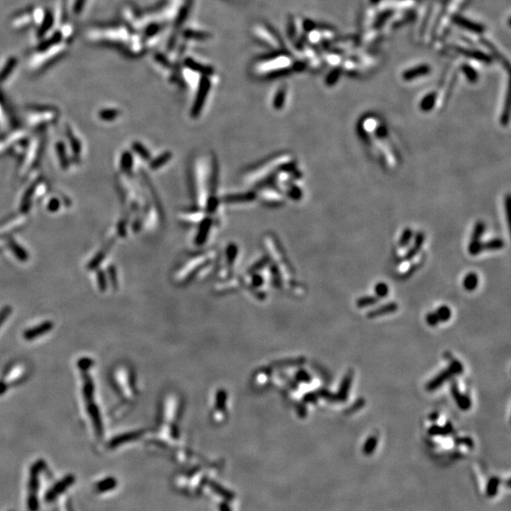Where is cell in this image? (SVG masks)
Instances as JSON below:
<instances>
[{
    "instance_id": "cell-10",
    "label": "cell",
    "mask_w": 511,
    "mask_h": 511,
    "mask_svg": "<svg viewBox=\"0 0 511 511\" xmlns=\"http://www.w3.org/2000/svg\"><path fill=\"white\" fill-rule=\"evenodd\" d=\"M451 391H452V395H453L454 400H456L457 406L461 409L462 411H468L469 409L472 407V400L470 399V397L468 395H464V394H462L460 392L456 382H454L452 384Z\"/></svg>"
},
{
    "instance_id": "cell-14",
    "label": "cell",
    "mask_w": 511,
    "mask_h": 511,
    "mask_svg": "<svg viewBox=\"0 0 511 511\" xmlns=\"http://www.w3.org/2000/svg\"><path fill=\"white\" fill-rule=\"evenodd\" d=\"M399 309V305L395 302H391L388 304H385L383 306L379 307L375 310H372L369 313H367L366 316L370 319L373 318H376V317H379L381 316H386V315H389V314H393L395 312H397V310Z\"/></svg>"
},
{
    "instance_id": "cell-41",
    "label": "cell",
    "mask_w": 511,
    "mask_h": 511,
    "mask_svg": "<svg viewBox=\"0 0 511 511\" xmlns=\"http://www.w3.org/2000/svg\"><path fill=\"white\" fill-rule=\"evenodd\" d=\"M411 237H412V231H411V229H409V228L405 229V230L403 231V233H402V235H401V238H400V246H406V245L408 244V242L409 241H410V239H411Z\"/></svg>"
},
{
    "instance_id": "cell-8",
    "label": "cell",
    "mask_w": 511,
    "mask_h": 511,
    "mask_svg": "<svg viewBox=\"0 0 511 511\" xmlns=\"http://www.w3.org/2000/svg\"><path fill=\"white\" fill-rule=\"evenodd\" d=\"M86 403V406H87V412L91 418V420L93 422V426L96 430V434L99 437H102L103 435V427H102V419H101V416H100V412L98 410L97 405L95 404L94 400H88V401H85Z\"/></svg>"
},
{
    "instance_id": "cell-35",
    "label": "cell",
    "mask_w": 511,
    "mask_h": 511,
    "mask_svg": "<svg viewBox=\"0 0 511 511\" xmlns=\"http://www.w3.org/2000/svg\"><path fill=\"white\" fill-rule=\"evenodd\" d=\"M218 204H219V201H218L217 197L209 196L208 200H207V204H206V211L208 213H213L214 211L217 209Z\"/></svg>"
},
{
    "instance_id": "cell-15",
    "label": "cell",
    "mask_w": 511,
    "mask_h": 511,
    "mask_svg": "<svg viewBox=\"0 0 511 511\" xmlns=\"http://www.w3.org/2000/svg\"><path fill=\"white\" fill-rule=\"evenodd\" d=\"M335 46H333L335 49V52L338 53H344L349 52L353 50L354 47H356V41L353 38H345L343 40H337V42L334 41L333 43Z\"/></svg>"
},
{
    "instance_id": "cell-1",
    "label": "cell",
    "mask_w": 511,
    "mask_h": 511,
    "mask_svg": "<svg viewBox=\"0 0 511 511\" xmlns=\"http://www.w3.org/2000/svg\"><path fill=\"white\" fill-rule=\"evenodd\" d=\"M468 0H447L443 5V8L439 11L437 17V25L434 31L433 40H443L445 35L454 22V19L459 14Z\"/></svg>"
},
{
    "instance_id": "cell-19",
    "label": "cell",
    "mask_w": 511,
    "mask_h": 511,
    "mask_svg": "<svg viewBox=\"0 0 511 511\" xmlns=\"http://www.w3.org/2000/svg\"><path fill=\"white\" fill-rule=\"evenodd\" d=\"M256 199V194L254 192H247L242 194H234L226 196L224 198V202L227 203H238V202H251Z\"/></svg>"
},
{
    "instance_id": "cell-31",
    "label": "cell",
    "mask_w": 511,
    "mask_h": 511,
    "mask_svg": "<svg viewBox=\"0 0 511 511\" xmlns=\"http://www.w3.org/2000/svg\"><path fill=\"white\" fill-rule=\"evenodd\" d=\"M379 301V298L377 297H362L356 301V306L358 308H366V307L373 306L377 304Z\"/></svg>"
},
{
    "instance_id": "cell-49",
    "label": "cell",
    "mask_w": 511,
    "mask_h": 511,
    "mask_svg": "<svg viewBox=\"0 0 511 511\" xmlns=\"http://www.w3.org/2000/svg\"><path fill=\"white\" fill-rule=\"evenodd\" d=\"M7 383L4 381H0V395H3L7 390Z\"/></svg>"
},
{
    "instance_id": "cell-45",
    "label": "cell",
    "mask_w": 511,
    "mask_h": 511,
    "mask_svg": "<svg viewBox=\"0 0 511 511\" xmlns=\"http://www.w3.org/2000/svg\"><path fill=\"white\" fill-rule=\"evenodd\" d=\"M298 377L299 381H304V382H310V381H312V378H311L310 374L304 371V370H301V371L299 372Z\"/></svg>"
},
{
    "instance_id": "cell-50",
    "label": "cell",
    "mask_w": 511,
    "mask_h": 511,
    "mask_svg": "<svg viewBox=\"0 0 511 511\" xmlns=\"http://www.w3.org/2000/svg\"><path fill=\"white\" fill-rule=\"evenodd\" d=\"M220 511H231V509L226 503H223L220 505Z\"/></svg>"
},
{
    "instance_id": "cell-51",
    "label": "cell",
    "mask_w": 511,
    "mask_h": 511,
    "mask_svg": "<svg viewBox=\"0 0 511 511\" xmlns=\"http://www.w3.org/2000/svg\"><path fill=\"white\" fill-rule=\"evenodd\" d=\"M383 0H370L372 5H380Z\"/></svg>"
},
{
    "instance_id": "cell-13",
    "label": "cell",
    "mask_w": 511,
    "mask_h": 511,
    "mask_svg": "<svg viewBox=\"0 0 511 511\" xmlns=\"http://www.w3.org/2000/svg\"><path fill=\"white\" fill-rule=\"evenodd\" d=\"M376 17H377V12L373 6H370L364 9V11L362 13V19H361L362 31L373 28Z\"/></svg>"
},
{
    "instance_id": "cell-25",
    "label": "cell",
    "mask_w": 511,
    "mask_h": 511,
    "mask_svg": "<svg viewBox=\"0 0 511 511\" xmlns=\"http://www.w3.org/2000/svg\"><path fill=\"white\" fill-rule=\"evenodd\" d=\"M451 431L452 425L450 423H448L445 427L434 424L428 429V434L430 436H447L451 433Z\"/></svg>"
},
{
    "instance_id": "cell-38",
    "label": "cell",
    "mask_w": 511,
    "mask_h": 511,
    "mask_svg": "<svg viewBox=\"0 0 511 511\" xmlns=\"http://www.w3.org/2000/svg\"><path fill=\"white\" fill-rule=\"evenodd\" d=\"M134 148L137 151V153L140 155L142 158H144L145 160H149L150 158H151L149 151L146 149L144 146H142L140 143H136L134 145Z\"/></svg>"
},
{
    "instance_id": "cell-48",
    "label": "cell",
    "mask_w": 511,
    "mask_h": 511,
    "mask_svg": "<svg viewBox=\"0 0 511 511\" xmlns=\"http://www.w3.org/2000/svg\"><path fill=\"white\" fill-rule=\"evenodd\" d=\"M438 418H439V414L437 412H433L429 416V420L432 421V422H436Z\"/></svg>"
},
{
    "instance_id": "cell-29",
    "label": "cell",
    "mask_w": 511,
    "mask_h": 511,
    "mask_svg": "<svg viewBox=\"0 0 511 511\" xmlns=\"http://www.w3.org/2000/svg\"><path fill=\"white\" fill-rule=\"evenodd\" d=\"M436 314H437V317H438L440 322H447V321L450 320V318L452 316V311H451V309L449 307L446 306V305H443V306L437 308Z\"/></svg>"
},
{
    "instance_id": "cell-6",
    "label": "cell",
    "mask_w": 511,
    "mask_h": 511,
    "mask_svg": "<svg viewBox=\"0 0 511 511\" xmlns=\"http://www.w3.org/2000/svg\"><path fill=\"white\" fill-rule=\"evenodd\" d=\"M208 89H209V82L206 79H203L202 82H201V84H200V87H199L197 96H196L195 102H194L193 107L191 109V117L192 118L199 117L200 113H201L202 109H203L204 101H205V97L207 95Z\"/></svg>"
},
{
    "instance_id": "cell-27",
    "label": "cell",
    "mask_w": 511,
    "mask_h": 511,
    "mask_svg": "<svg viewBox=\"0 0 511 511\" xmlns=\"http://www.w3.org/2000/svg\"><path fill=\"white\" fill-rule=\"evenodd\" d=\"M499 485H500V479L495 476L492 477L489 481L488 487H487V496L490 498L494 497L497 494Z\"/></svg>"
},
{
    "instance_id": "cell-47",
    "label": "cell",
    "mask_w": 511,
    "mask_h": 511,
    "mask_svg": "<svg viewBox=\"0 0 511 511\" xmlns=\"http://www.w3.org/2000/svg\"><path fill=\"white\" fill-rule=\"evenodd\" d=\"M306 400H308V402H316L317 400V396L316 394H313V393H310L308 394L306 397H305Z\"/></svg>"
},
{
    "instance_id": "cell-40",
    "label": "cell",
    "mask_w": 511,
    "mask_h": 511,
    "mask_svg": "<svg viewBox=\"0 0 511 511\" xmlns=\"http://www.w3.org/2000/svg\"><path fill=\"white\" fill-rule=\"evenodd\" d=\"M237 253H238V248L235 244H230L227 249H226V256H227V260L229 262H232L233 260H235L236 256H237Z\"/></svg>"
},
{
    "instance_id": "cell-22",
    "label": "cell",
    "mask_w": 511,
    "mask_h": 511,
    "mask_svg": "<svg viewBox=\"0 0 511 511\" xmlns=\"http://www.w3.org/2000/svg\"><path fill=\"white\" fill-rule=\"evenodd\" d=\"M211 490L215 492V493L219 494L220 496H222L223 498H224L226 501H231L234 498V493L232 492H229L228 490H226L225 488H223V486H221L220 484L214 483V482H210L209 484Z\"/></svg>"
},
{
    "instance_id": "cell-26",
    "label": "cell",
    "mask_w": 511,
    "mask_h": 511,
    "mask_svg": "<svg viewBox=\"0 0 511 511\" xmlns=\"http://www.w3.org/2000/svg\"><path fill=\"white\" fill-rule=\"evenodd\" d=\"M343 70L340 67H334V69L328 74L326 78V84L328 86H333L339 81Z\"/></svg>"
},
{
    "instance_id": "cell-9",
    "label": "cell",
    "mask_w": 511,
    "mask_h": 511,
    "mask_svg": "<svg viewBox=\"0 0 511 511\" xmlns=\"http://www.w3.org/2000/svg\"><path fill=\"white\" fill-rule=\"evenodd\" d=\"M52 328H53V323L50 321H46V322L38 325L37 327H34V328H31V329H28L27 331H25L23 337L26 340L30 341V340L37 338L39 336L46 335L47 333L52 330Z\"/></svg>"
},
{
    "instance_id": "cell-30",
    "label": "cell",
    "mask_w": 511,
    "mask_h": 511,
    "mask_svg": "<svg viewBox=\"0 0 511 511\" xmlns=\"http://www.w3.org/2000/svg\"><path fill=\"white\" fill-rule=\"evenodd\" d=\"M505 246V243L501 239L496 238L489 242L483 243V250H500Z\"/></svg>"
},
{
    "instance_id": "cell-37",
    "label": "cell",
    "mask_w": 511,
    "mask_h": 511,
    "mask_svg": "<svg viewBox=\"0 0 511 511\" xmlns=\"http://www.w3.org/2000/svg\"><path fill=\"white\" fill-rule=\"evenodd\" d=\"M93 362L89 358H82L78 361V366L82 371H88V369L92 366Z\"/></svg>"
},
{
    "instance_id": "cell-34",
    "label": "cell",
    "mask_w": 511,
    "mask_h": 511,
    "mask_svg": "<svg viewBox=\"0 0 511 511\" xmlns=\"http://www.w3.org/2000/svg\"><path fill=\"white\" fill-rule=\"evenodd\" d=\"M485 223L483 222H478V223L475 224V227H474V234H473V238H472V241L471 242H480V239L483 235L484 231H485Z\"/></svg>"
},
{
    "instance_id": "cell-3",
    "label": "cell",
    "mask_w": 511,
    "mask_h": 511,
    "mask_svg": "<svg viewBox=\"0 0 511 511\" xmlns=\"http://www.w3.org/2000/svg\"><path fill=\"white\" fill-rule=\"evenodd\" d=\"M464 370L462 363L459 361H453L445 370L440 372L436 378L428 382L426 384V390H437L442 384H444L448 380L453 378L456 375H460Z\"/></svg>"
},
{
    "instance_id": "cell-18",
    "label": "cell",
    "mask_w": 511,
    "mask_h": 511,
    "mask_svg": "<svg viewBox=\"0 0 511 511\" xmlns=\"http://www.w3.org/2000/svg\"><path fill=\"white\" fill-rule=\"evenodd\" d=\"M437 99V92H431V93H428L427 95L422 99V101L420 102V104H419L420 109H421L423 112L432 111V110L434 109L435 105H436Z\"/></svg>"
},
{
    "instance_id": "cell-36",
    "label": "cell",
    "mask_w": 511,
    "mask_h": 511,
    "mask_svg": "<svg viewBox=\"0 0 511 511\" xmlns=\"http://www.w3.org/2000/svg\"><path fill=\"white\" fill-rule=\"evenodd\" d=\"M318 395L320 397H322L323 399L329 400L331 402L338 401L337 397H336V394H333L332 392H330V391L327 390V389H320V390L318 391Z\"/></svg>"
},
{
    "instance_id": "cell-23",
    "label": "cell",
    "mask_w": 511,
    "mask_h": 511,
    "mask_svg": "<svg viewBox=\"0 0 511 511\" xmlns=\"http://www.w3.org/2000/svg\"><path fill=\"white\" fill-rule=\"evenodd\" d=\"M172 157V154L170 153V152H166L162 155H160L158 158L154 159L151 164H150V167L152 170H158L162 166H164L165 164H167L168 162L170 160V158Z\"/></svg>"
},
{
    "instance_id": "cell-7",
    "label": "cell",
    "mask_w": 511,
    "mask_h": 511,
    "mask_svg": "<svg viewBox=\"0 0 511 511\" xmlns=\"http://www.w3.org/2000/svg\"><path fill=\"white\" fill-rule=\"evenodd\" d=\"M432 71V67L427 64H421V65H416L414 67H410L402 72L401 78L405 82H411L414 80H417L419 78L425 77L430 74Z\"/></svg>"
},
{
    "instance_id": "cell-21",
    "label": "cell",
    "mask_w": 511,
    "mask_h": 511,
    "mask_svg": "<svg viewBox=\"0 0 511 511\" xmlns=\"http://www.w3.org/2000/svg\"><path fill=\"white\" fill-rule=\"evenodd\" d=\"M324 60L326 62L330 65H332L333 67H340L342 63H343V60H344V57L341 55V53H338V52H327L325 55H324Z\"/></svg>"
},
{
    "instance_id": "cell-33",
    "label": "cell",
    "mask_w": 511,
    "mask_h": 511,
    "mask_svg": "<svg viewBox=\"0 0 511 511\" xmlns=\"http://www.w3.org/2000/svg\"><path fill=\"white\" fill-rule=\"evenodd\" d=\"M374 292L376 294V297L378 298H386L389 293V288L386 283L380 282V283L376 284V286L374 288Z\"/></svg>"
},
{
    "instance_id": "cell-16",
    "label": "cell",
    "mask_w": 511,
    "mask_h": 511,
    "mask_svg": "<svg viewBox=\"0 0 511 511\" xmlns=\"http://www.w3.org/2000/svg\"><path fill=\"white\" fill-rule=\"evenodd\" d=\"M117 486H118L117 479L113 476H108L96 484L95 490L98 493H105L113 491L114 489L117 488Z\"/></svg>"
},
{
    "instance_id": "cell-11",
    "label": "cell",
    "mask_w": 511,
    "mask_h": 511,
    "mask_svg": "<svg viewBox=\"0 0 511 511\" xmlns=\"http://www.w3.org/2000/svg\"><path fill=\"white\" fill-rule=\"evenodd\" d=\"M352 380H353V371L349 370L344 375L343 380H342L341 383H340L338 392L336 394V397H337L338 401H345V400H347L349 389H350V386H351V383H352Z\"/></svg>"
},
{
    "instance_id": "cell-32",
    "label": "cell",
    "mask_w": 511,
    "mask_h": 511,
    "mask_svg": "<svg viewBox=\"0 0 511 511\" xmlns=\"http://www.w3.org/2000/svg\"><path fill=\"white\" fill-rule=\"evenodd\" d=\"M285 98H286V90L284 88L279 89V92L276 94L275 100H274V108L277 110H280L283 108V105L285 103Z\"/></svg>"
},
{
    "instance_id": "cell-4",
    "label": "cell",
    "mask_w": 511,
    "mask_h": 511,
    "mask_svg": "<svg viewBox=\"0 0 511 511\" xmlns=\"http://www.w3.org/2000/svg\"><path fill=\"white\" fill-rule=\"evenodd\" d=\"M75 481L76 477L73 474L65 475L63 479H61L47 491V493L45 494V501L47 503L54 502L60 495H62L71 486H73Z\"/></svg>"
},
{
    "instance_id": "cell-20",
    "label": "cell",
    "mask_w": 511,
    "mask_h": 511,
    "mask_svg": "<svg viewBox=\"0 0 511 511\" xmlns=\"http://www.w3.org/2000/svg\"><path fill=\"white\" fill-rule=\"evenodd\" d=\"M479 283L478 276L475 273H469L463 279V287L468 292H473L477 288Z\"/></svg>"
},
{
    "instance_id": "cell-43",
    "label": "cell",
    "mask_w": 511,
    "mask_h": 511,
    "mask_svg": "<svg viewBox=\"0 0 511 511\" xmlns=\"http://www.w3.org/2000/svg\"><path fill=\"white\" fill-rule=\"evenodd\" d=\"M301 195H302L301 190H300V188H298V186H293V187H291V189L289 190V196H290L292 199H294V200H299V199H301Z\"/></svg>"
},
{
    "instance_id": "cell-28",
    "label": "cell",
    "mask_w": 511,
    "mask_h": 511,
    "mask_svg": "<svg viewBox=\"0 0 511 511\" xmlns=\"http://www.w3.org/2000/svg\"><path fill=\"white\" fill-rule=\"evenodd\" d=\"M137 434H126V435H122L120 437H115L114 439H112L111 442L109 443V447L111 448H116V447L120 446L121 444L125 443V442H128L132 439H135L137 437Z\"/></svg>"
},
{
    "instance_id": "cell-24",
    "label": "cell",
    "mask_w": 511,
    "mask_h": 511,
    "mask_svg": "<svg viewBox=\"0 0 511 511\" xmlns=\"http://www.w3.org/2000/svg\"><path fill=\"white\" fill-rule=\"evenodd\" d=\"M377 445H378V437L376 436H370L365 440L363 447H362L363 455L371 456L372 454L374 453V451L376 450Z\"/></svg>"
},
{
    "instance_id": "cell-2",
    "label": "cell",
    "mask_w": 511,
    "mask_h": 511,
    "mask_svg": "<svg viewBox=\"0 0 511 511\" xmlns=\"http://www.w3.org/2000/svg\"><path fill=\"white\" fill-rule=\"evenodd\" d=\"M46 463L44 460L39 459L35 463H33L29 469V478L28 483V498H27V506H28V511H38L40 505H39V498H38V492H39V483L40 479L39 476L41 472L45 469Z\"/></svg>"
},
{
    "instance_id": "cell-46",
    "label": "cell",
    "mask_w": 511,
    "mask_h": 511,
    "mask_svg": "<svg viewBox=\"0 0 511 511\" xmlns=\"http://www.w3.org/2000/svg\"><path fill=\"white\" fill-rule=\"evenodd\" d=\"M363 404H364V400H357V401H356V402H355V403H354L353 405H352V406H351V407H350V408H349V409H350V412H352V413H353V412H355V411H356V410H359V409H360V408H361V407H362V405H363Z\"/></svg>"
},
{
    "instance_id": "cell-39",
    "label": "cell",
    "mask_w": 511,
    "mask_h": 511,
    "mask_svg": "<svg viewBox=\"0 0 511 511\" xmlns=\"http://www.w3.org/2000/svg\"><path fill=\"white\" fill-rule=\"evenodd\" d=\"M425 320H426V323L428 325L431 326V327H436L440 323L438 317H437V314L436 313H429L428 315L425 316Z\"/></svg>"
},
{
    "instance_id": "cell-17",
    "label": "cell",
    "mask_w": 511,
    "mask_h": 511,
    "mask_svg": "<svg viewBox=\"0 0 511 511\" xmlns=\"http://www.w3.org/2000/svg\"><path fill=\"white\" fill-rule=\"evenodd\" d=\"M459 68L464 73L465 77L471 83H476L478 81V79H479L478 70L471 63H464L460 65Z\"/></svg>"
},
{
    "instance_id": "cell-42",
    "label": "cell",
    "mask_w": 511,
    "mask_h": 511,
    "mask_svg": "<svg viewBox=\"0 0 511 511\" xmlns=\"http://www.w3.org/2000/svg\"><path fill=\"white\" fill-rule=\"evenodd\" d=\"M10 313H11V309L9 306L3 307L0 310V327L6 321V319L10 315Z\"/></svg>"
},
{
    "instance_id": "cell-12",
    "label": "cell",
    "mask_w": 511,
    "mask_h": 511,
    "mask_svg": "<svg viewBox=\"0 0 511 511\" xmlns=\"http://www.w3.org/2000/svg\"><path fill=\"white\" fill-rule=\"evenodd\" d=\"M211 224H212V219L210 217H206L202 220L195 238V243L197 245H203L207 239V235L210 230Z\"/></svg>"
},
{
    "instance_id": "cell-5",
    "label": "cell",
    "mask_w": 511,
    "mask_h": 511,
    "mask_svg": "<svg viewBox=\"0 0 511 511\" xmlns=\"http://www.w3.org/2000/svg\"><path fill=\"white\" fill-rule=\"evenodd\" d=\"M457 27L461 28L464 33L475 35V36H482L486 28L482 24H479L477 22L472 21L470 19L462 17L461 15H457L456 18L454 19V22Z\"/></svg>"
},
{
    "instance_id": "cell-44",
    "label": "cell",
    "mask_w": 511,
    "mask_h": 511,
    "mask_svg": "<svg viewBox=\"0 0 511 511\" xmlns=\"http://www.w3.org/2000/svg\"><path fill=\"white\" fill-rule=\"evenodd\" d=\"M456 439L457 440H456V442L458 444H464L470 448H472L474 445L473 439H471L470 437H461V438H456Z\"/></svg>"
}]
</instances>
